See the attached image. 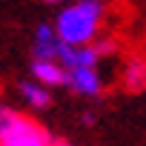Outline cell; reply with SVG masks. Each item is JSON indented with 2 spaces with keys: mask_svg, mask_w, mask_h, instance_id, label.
<instances>
[{
  "mask_svg": "<svg viewBox=\"0 0 146 146\" xmlns=\"http://www.w3.org/2000/svg\"><path fill=\"white\" fill-rule=\"evenodd\" d=\"M52 143L54 137L46 132V126L20 112H15L9 126L0 132V146H52Z\"/></svg>",
  "mask_w": 146,
  "mask_h": 146,
  "instance_id": "7a4b0ae2",
  "label": "cell"
},
{
  "mask_svg": "<svg viewBox=\"0 0 146 146\" xmlns=\"http://www.w3.org/2000/svg\"><path fill=\"white\" fill-rule=\"evenodd\" d=\"M17 95H20V100L29 109H37V112L49 109V103H52V89L43 86V83H37V80H23L17 86Z\"/></svg>",
  "mask_w": 146,
  "mask_h": 146,
  "instance_id": "8992f818",
  "label": "cell"
},
{
  "mask_svg": "<svg viewBox=\"0 0 146 146\" xmlns=\"http://www.w3.org/2000/svg\"><path fill=\"white\" fill-rule=\"evenodd\" d=\"M12 117H15V109H12V106H6L3 100H0V132L9 126V120H12Z\"/></svg>",
  "mask_w": 146,
  "mask_h": 146,
  "instance_id": "ba28073f",
  "label": "cell"
},
{
  "mask_svg": "<svg viewBox=\"0 0 146 146\" xmlns=\"http://www.w3.org/2000/svg\"><path fill=\"white\" fill-rule=\"evenodd\" d=\"M120 80L129 92H140L146 89V57H129L120 69Z\"/></svg>",
  "mask_w": 146,
  "mask_h": 146,
  "instance_id": "52a82bcc",
  "label": "cell"
},
{
  "mask_svg": "<svg viewBox=\"0 0 146 146\" xmlns=\"http://www.w3.org/2000/svg\"><path fill=\"white\" fill-rule=\"evenodd\" d=\"M52 146H66V143H52Z\"/></svg>",
  "mask_w": 146,
  "mask_h": 146,
  "instance_id": "30bf717a",
  "label": "cell"
},
{
  "mask_svg": "<svg viewBox=\"0 0 146 146\" xmlns=\"http://www.w3.org/2000/svg\"><path fill=\"white\" fill-rule=\"evenodd\" d=\"M103 20H106V6L100 0H72V3L63 0L52 26H54V35L60 37V43L80 46V43L98 40Z\"/></svg>",
  "mask_w": 146,
  "mask_h": 146,
  "instance_id": "6da1fadb",
  "label": "cell"
},
{
  "mask_svg": "<svg viewBox=\"0 0 146 146\" xmlns=\"http://www.w3.org/2000/svg\"><path fill=\"white\" fill-rule=\"evenodd\" d=\"M63 86L80 98H98L106 83H103V75L98 72V66H69Z\"/></svg>",
  "mask_w": 146,
  "mask_h": 146,
  "instance_id": "3957f363",
  "label": "cell"
},
{
  "mask_svg": "<svg viewBox=\"0 0 146 146\" xmlns=\"http://www.w3.org/2000/svg\"><path fill=\"white\" fill-rule=\"evenodd\" d=\"M43 3H52V6H60V3H63V0H43Z\"/></svg>",
  "mask_w": 146,
  "mask_h": 146,
  "instance_id": "9c48e42d",
  "label": "cell"
},
{
  "mask_svg": "<svg viewBox=\"0 0 146 146\" xmlns=\"http://www.w3.org/2000/svg\"><path fill=\"white\" fill-rule=\"evenodd\" d=\"M32 80L54 89L66 83V66L60 60H49V57H35L32 60Z\"/></svg>",
  "mask_w": 146,
  "mask_h": 146,
  "instance_id": "277c9868",
  "label": "cell"
},
{
  "mask_svg": "<svg viewBox=\"0 0 146 146\" xmlns=\"http://www.w3.org/2000/svg\"><path fill=\"white\" fill-rule=\"evenodd\" d=\"M57 52H60V37L54 35V26L52 23H40L32 35V57H49V60H57Z\"/></svg>",
  "mask_w": 146,
  "mask_h": 146,
  "instance_id": "5b68a950",
  "label": "cell"
}]
</instances>
